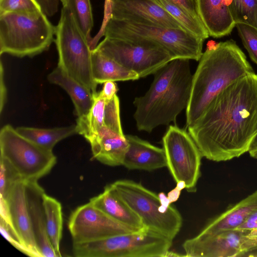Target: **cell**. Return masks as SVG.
Returning a JSON list of instances; mask_svg holds the SVG:
<instances>
[{
  "instance_id": "1",
  "label": "cell",
  "mask_w": 257,
  "mask_h": 257,
  "mask_svg": "<svg viewBox=\"0 0 257 257\" xmlns=\"http://www.w3.org/2000/svg\"><path fill=\"white\" fill-rule=\"evenodd\" d=\"M202 157L221 162L248 152L257 134V74L231 84L188 127Z\"/></svg>"
},
{
  "instance_id": "2",
  "label": "cell",
  "mask_w": 257,
  "mask_h": 257,
  "mask_svg": "<svg viewBox=\"0 0 257 257\" xmlns=\"http://www.w3.org/2000/svg\"><path fill=\"white\" fill-rule=\"evenodd\" d=\"M254 70L233 40L208 45L194 75L186 108V126L193 124L212 100L231 84Z\"/></svg>"
},
{
  "instance_id": "3",
  "label": "cell",
  "mask_w": 257,
  "mask_h": 257,
  "mask_svg": "<svg viewBox=\"0 0 257 257\" xmlns=\"http://www.w3.org/2000/svg\"><path fill=\"white\" fill-rule=\"evenodd\" d=\"M189 60L170 61L154 74L148 91L135 98L134 116L139 131L150 133L158 126L168 125L186 108L193 78Z\"/></svg>"
},
{
  "instance_id": "4",
  "label": "cell",
  "mask_w": 257,
  "mask_h": 257,
  "mask_svg": "<svg viewBox=\"0 0 257 257\" xmlns=\"http://www.w3.org/2000/svg\"><path fill=\"white\" fill-rule=\"evenodd\" d=\"M105 37L117 38L141 45L162 47L173 59L199 61L204 40L182 29L166 28L120 21L110 18L103 32Z\"/></svg>"
},
{
  "instance_id": "5",
  "label": "cell",
  "mask_w": 257,
  "mask_h": 257,
  "mask_svg": "<svg viewBox=\"0 0 257 257\" xmlns=\"http://www.w3.org/2000/svg\"><path fill=\"white\" fill-rule=\"evenodd\" d=\"M55 27L42 12L0 14V54L33 57L48 50Z\"/></svg>"
},
{
  "instance_id": "6",
  "label": "cell",
  "mask_w": 257,
  "mask_h": 257,
  "mask_svg": "<svg viewBox=\"0 0 257 257\" xmlns=\"http://www.w3.org/2000/svg\"><path fill=\"white\" fill-rule=\"evenodd\" d=\"M110 186L141 218L144 227L172 240L179 233L181 215L175 207L164 204L159 195L130 180H117Z\"/></svg>"
},
{
  "instance_id": "7",
  "label": "cell",
  "mask_w": 257,
  "mask_h": 257,
  "mask_svg": "<svg viewBox=\"0 0 257 257\" xmlns=\"http://www.w3.org/2000/svg\"><path fill=\"white\" fill-rule=\"evenodd\" d=\"M173 240L145 227L91 241L73 243L77 257H165Z\"/></svg>"
},
{
  "instance_id": "8",
  "label": "cell",
  "mask_w": 257,
  "mask_h": 257,
  "mask_svg": "<svg viewBox=\"0 0 257 257\" xmlns=\"http://www.w3.org/2000/svg\"><path fill=\"white\" fill-rule=\"evenodd\" d=\"M55 35L58 54V67L92 93L96 92L97 84L92 74V50L89 43L65 6L62 8Z\"/></svg>"
},
{
  "instance_id": "9",
  "label": "cell",
  "mask_w": 257,
  "mask_h": 257,
  "mask_svg": "<svg viewBox=\"0 0 257 257\" xmlns=\"http://www.w3.org/2000/svg\"><path fill=\"white\" fill-rule=\"evenodd\" d=\"M1 156L14 168L20 178L38 181L51 171L57 162L52 151L37 145L21 135L10 124L0 131Z\"/></svg>"
},
{
  "instance_id": "10",
  "label": "cell",
  "mask_w": 257,
  "mask_h": 257,
  "mask_svg": "<svg viewBox=\"0 0 257 257\" xmlns=\"http://www.w3.org/2000/svg\"><path fill=\"white\" fill-rule=\"evenodd\" d=\"M162 142L167 167L174 179L184 183L188 192H195L202 156L194 141L185 130L171 125Z\"/></svg>"
},
{
  "instance_id": "11",
  "label": "cell",
  "mask_w": 257,
  "mask_h": 257,
  "mask_svg": "<svg viewBox=\"0 0 257 257\" xmlns=\"http://www.w3.org/2000/svg\"><path fill=\"white\" fill-rule=\"evenodd\" d=\"M94 49L136 73L140 78L155 74L173 60L170 53L162 47L117 38L105 37Z\"/></svg>"
},
{
  "instance_id": "12",
  "label": "cell",
  "mask_w": 257,
  "mask_h": 257,
  "mask_svg": "<svg viewBox=\"0 0 257 257\" xmlns=\"http://www.w3.org/2000/svg\"><path fill=\"white\" fill-rule=\"evenodd\" d=\"M68 225L73 243L99 240L141 230L117 221L90 202L72 212Z\"/></svg>"
},
{
  "instance_id": "13",
  "label": "cell",
  "mask_w": 257,
  "mask_h": 257,
  "mask_svg": "<svg viewBox=\"0 0 257 257\" xmlns=\"http://www.w3.org/2000/svg\"><path fill=\"white\" fill-rule=\"evenodd\" d=\"M26 180L19 179L11 186L5 199L0 198L1 218L15 230L29 256L42 257L38 249L28 210Z\"/></svg>"
},
{
  "instance_id": "14",
  "label": "cell",
  "mask_w": 257,
  "mask_h": 257,
  "mask_svg": "<svg viewBox=\"0 0 257 257\" xmlns=\"http://www.w3.org/2000/svg\"><path fill=\"white\" fill-rule=\"evenodd\" d=\"M249 230L236 228L187 239L182 246L188 257H241Z\"/></svg>"
},
{
  "instance_id": "15",
  "label": "cell",
  "mask_w": 257,
  "mask_h": 257,
  "mask_svg": "<svg viewBox=\"0 0 257 257\" xmlns=\"http://www.w3.org/2000/svg\"><path fill=\"white\" fill-rule=\"evenodd\" d=\"M110 18L186 30L156 0H111Z\"/></svg>"
},
{
  "instance_id": "16",
  "label": "cell",
  "mask_w": 257,
  "mask_h": 257,
  "mask_svg": "<svg viewBox=\"0 0 257 257\" xmlns=\"http://www.w3.org/2000/svg\"><path fill=\"white\" fill-rule=\"evenodd\" d=\"M29 212L37 246L42 257H58L48 235L43 203L44 190L37 181L26 182Z\"/></svg>"
},
{
  "instance_id": "17",
  "label": "cell",
  "mask_w": 257,
  "mask_h": 257,
  "mask_svg": "<svg viewBox=\"0 0 257 257\" xmlns=\"http://www.w3.org/2000/svg\"><path fill=\"white\" fill-rule=\"evenodd\" d=\"M85 139L90 145L94 159L110 166L122 165L128 147L124 135L104 126Z\"/></svg>"
},
{
  "instance_id": "18",
  "label": "cell",
  "mask_w": 257,
  "mask_h": 257,
  "mask_svg": "<svg viewBox=\"0 0 257 257\" xmlns=\"http://www.w3.org/2000/svg\"><path fill=\"white\" fill-rule=\"evenodd\" d=\"M128 147L122 165L130 170L151 171L167 167L165 151L137 136L126 135Z\"/></svg>"
},
{
  "instance_id": "19",
  "label": "cell",
  "mask_w": 257,
  "mask_h": 257,
  "mask_svg": "<svg viewBox=\"0 0 257 257\" xmlns=\"http://www.w3.org/2000/svg\"><path fill=\"white\" fill-rule=\"evenodd\" d=\"M198 14L209 36L218 38L229 35L236 23L223 0H196Z\"/></svg>"
},
{
  "instance_id": "20",
  "label": "cell",
  "mask_w": 257,
  "mask_h": 257,
  "mask_svg": "<svg viewBox=\"0 0 257 257\" xmlns=\"http://www.w3.org/2000/svg\"><path fill=\"white\" fill-rule=\"evenodd\" d=\"M257 209V190L210 221L196 236L202 237L237 228Z\"/></svg>"
},
{
  "instance_id": "21",
  "label": "cell",
  "mask_w": 257,
  "mask_h": 257,
  "mask_svg": "<svg viewBox=\"0 0 257 257\" xmlns=\"http://www.w3.org/2000/svg\"><path fill=\"white\" fill-rule=\"evenodd\" d=\"M89 202L110 217L125 225L137 229L144 228L141 218L122 200L111 187L90 199Z\"/></svg>"
},
{
  "instance_id": "22",
  "label": "cell",
  "mask_w": 257,
  "mask_h": 257,
  "mask_svg": "<svg viewBox=\"0 0 257 257\" xmlns=\"http://www.w3.org/2000/svg\"><path fill=\"white\" fill-rule=\"evenodd\" d=\"M47 78L50 83L59 85L67 92L78 117L88 113L93 103L92 92L88 88L58 66L48 75Z\"/></svg>"
},
{
  "instance_id": "23",
  "label": "cell",
  "mask_w": 257,
  "mask_h": 257,
  "mask_svg": "<svg viewBox=\"0 0 257 257\" xmlns=\"http://www.w3.org/2000/svg\"><path fill=\"white\" fill-rule=\"evenodd\" d=\"M91 70L93 80L97 84L109 81L135 80L140 78L136 73L126 69L96 49L92 50Z\"/></svg>"
},
{
  "instance_id": "24",
  "label": "cell",
  "mask_w": 257,
  "mask_h": 257,
  "mask_svg": "<svg viewBox=\"0 0 257 257\" xmlns=\"http://www.w3.org/2000/svg\"><path fill=\"white\" fill-rule=\"evenodd\" d=\"M16 130L26 139L44 149L52 151L59 142L77 134L76 124L51 128L20 126Z\"/></svg>"
},
{
  "instance_id": "25",
  "label": "cell",
  "mask_w": 257,
  "mask_h": 257,
  "mask_svg": "<svg viewBox=\"0 0 257 257\" xmlns=\"http://www.w3.org/2000/svg\"><path fill=\"white\" fill-rule=\"evenodd\" d=\"M48 235L58 257L61 256L60 243L63 229V217L61 203L45 193L43 195Z\"/></svg>"
},
{
  "instance_id": "26",
  "label": "cell",
  "mask_w": 257,
  "mask_h": 257,
  "mask_svg": "<svg viewBox=\"0 0 257 257\" xmlns=\"http://www.w3.org/2000/svg\"><path fill=\"white\" fill-rule=\"evenodd\" d=\"M156 1L187 31L203 40L209 37V33L200 18L166 0Z\"/></svg>"
},
{
  "instance_id": "27",
  "label": "cell",
  "mask_w": 257,
  "mask_h": 257,
  "mask_svg": "<svg viewBox=\"0 0 257 257\" xmlns=\"http://www.w3.org/2000/svg\"><path fill=\"white\" fill-rule=\"evenodd\" d=\"M62 5L67 7L78 27L89 43L92 38L90 32L93 26V19L90 0H61Z\"/></svg>"
},
{
  "instance_id": "28",
  "label": "cell",
  "mask_w": 257,
  "mask_h": 257,
  "mask_svg": "<svg viewBox=\"0 0 257 257\" xmlns=\"http://www.w3.org/2000/svg\"><path fill=\"white\" fill-rule=\"evenodd\" d=\"M235 23L246 24L255 27L257 0H223Z\"/></svg>"
},
{
  "instance_id": "29",
  "label": "cell",
  "mask_w": 257,
  "mask_h": 257,
  "mask_svg": "<svg viewBox=\"0 0 257 257\" xmlns=\"http://www.w3.org/2000/svg\"><path fill=\"white\" fill-rule=\"evenodd\" d=\"M235 27L251 60L257 65V28L242 23H236Z\"/></svg>"
},
{
  "instance_id": "30",
  "label": "cell",
  "mask_w": 257,
  "mask_h": 257,
  "mask_svg": "<svg viewBox=\"0 0 257 257\" xmlns=\"http://www.w3.org/2000/svg\"><path fill=\"white\" fill-rule=\"evenodd\" d=\"M42 12L36 0H0V14L6 13H35Z\"/></svg>"
},
{
  "instance_id": "31",
  "label": "cell",
  "mask_w": 257,
  "mask_h": 257,
  "mask_svg": "<svg viewBox=\"0 0 257 257\" xmlns=\"http://www.w3.org/2000/svg\"><path fill=\"white\" fill-rule=\"evenodd\" d=\"M120 122L119 100L116 94L111 99L106 100L104 126L121 135H124Z\"/></svg>"
},
{
  "instance_id": "32",
  "label": "cell",
  "mask_w": 257,
  "mask_h": 257,
  "mask_svg": "<svg viewBox=\"0 0 257 257\" xmlns=\"http://www.w3.org/2000/svg\"><path fill=\"white\" fill-rule=\"evenodd\" d=\"M0 168V198L5 199L12 184L21 178L9 163L2 157Z\"/></svg>"
},
{
  "instance_id": "33",
  "label": "cell",
  "mask_w": 257,
  "mask_h": 257,
  "mask_svg": "<svg viewBox=\"0 0 257 257\" xmlns=\"http://www.w3.org/2000/svg\"><path fill=\"white\" fill-rule=\"evenodd\" d=\"M59 0H36L42 12L48 17L53 16L57 12Z\"/></svg>"
},
{
  "instance_id": "34",
  "label": "cell",
  "mask_w": 257,
  "mask_h": 257,
  "mask_svg": "<svg viewBox=\"0 0 257 257\" xmlns=\"http://www.w3.org/2000/svg\"><path fill=\"white\" fill-rule=\"evenodd\" d=\"M178 6L191 15L199 18L196 6V0H166Z\"/></svg>"
},
{
  "instance_id": "35",
  "label": "cell",
  "mask_w": 257,
  "mask_h": 257,
  "mask_svg": "<svg viewBox=\"0 0 257 257\" xmlns=\"http://www.w3.org/2000/svg\"><path fill=\"white\" fill-rule=\"evenodd\" d=\"M0 68V112L2 113L7 98V90L4 80V70L2 61Z\"/></svg>"
},
{
  "instance_id": "36",
  "label": "cell",
  "mask_w": 257,
  "mask_h": 257,
  "mask_svg": "<svg viewBox=\"0 0 257 257\" xmlns=\"http://www.w3.org/2000/svg\"><path fill=\"white\" fill-rule=\"evenodd\" d=\"M103 84L100 92L106 100H110L116 95L118 90L117 85L114 81H111L105 82Z\"/></svg>"
},
{
  "instance_id": "37",
  "label": "cell",
  "mask_w": 257,
  "mask_h": 257,
  "mask_svg": "<svg viewBox=\"0 0 257 257\" xmlns=\"http://www.w3.org/2000/svg\"><path fill=\"white\" fill-rule=\"evenodd\" d=\"M237 228L257 231V209L252 211Z\"/></svg>"
},
{
  "instance_id": "38",
  "label": "cell",
  "mask_w": 257,
  "mask_h": 257,
  "mask_svg": "<svg viewBox=\"0 0 257 257\" xmlns=\"http://www.w3.org/2000/svg\"><path fill=\"white\" fill-rule=\"evenodd\" d=\"M111 13V0H105L104 4V18L102 22V25L100 27V30L96 34V36L98 38H101L103 36V32L105 26L110 18Z\"/></svg>"
},
{
  "instance_id": "39",
  "label": "cell",
  "mask_w": 257,
  "mask_h": 257,
  "mask_svg": "<svg viewBox=\"0 0 257 257\" xmlns=\"http://www.w3.org/2000/svg\"><path fill=\"white\" fill-rule=\"evenodd\" d=\"M185 184L183 182L177 183V187L168 194V199L170 202L176 201L180 195V190L183 188H185Z\"/></svg>"
},
{
  "instance_id": "40",
  "label": "cell",
  "mask_w": 257,
  "mask_h": 257,
  "mask_svg": "<svg viewBox=\"0 0 257 257\" xmlns=\"http://www.w3.org/2000/svg\"><path fill=\"white\" fill-rule=\"evenodd\" d=\"M248 152L251 157L257 160V148L250 150Z\"/></svg>"
},
{
  "instance_id": "41",
  "label": "cell",
  "mask_w": 257,
  "mask_h": 257,
  "mask_svg": "<svg viewBox=\"0 0 257 257\" xmlns=\"http://www.w3.org/2000/svg\"><path fill=\"white\" fill-rule=\"evenodd\" d=\"M256 148H257V134H256V136L255 137L254 139H253V140L250 145L249 151L250 150H252L253 149Z\"/></svg>"
},
{
  "instance_id": "42",
  "label": "cell",
  "mask_w": 257,
  "mask_h": 257,
  "mask_svg": "<svg viewBox=\"0 0 257 257\" xmlns=\"http://www.w3.org/2000/svg\"><path fill=\"white\" fill-rule=\"evenodd\" d=\"M255 28H257V7H256V12H255Z\"/></svg>"
}]
</instances>
